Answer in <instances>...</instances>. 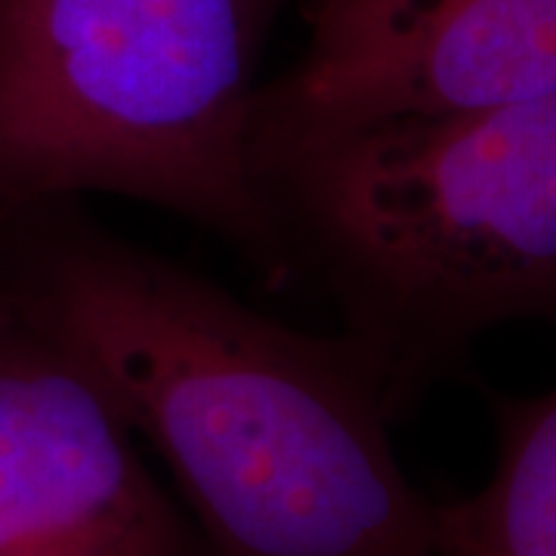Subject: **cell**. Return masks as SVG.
<instances>
[{"instance_id": "1", "label": "cell", "mask_w": 556, "mask_h": 556, "mask_svg": "<svg viewBox=\"0 0 556 556\" xmlns=\"http://www.w3.org/2000/svg\"><path fill=\"white\" fill-rule=\"evenodd\" d=\"M0 318L50 343L177 479L211 556H433L371 356L306 334L80 199L0 207Z\"/></svg>"}, {"instance_id": "2", "label": "cell", "mask_w": 556, "mask_h": 556, "mask_svg": "<svg viewBox=\"0 0 556 556\" xmlns=\"http://www.w3.org/2000/svg\"><path fill=\"white\" fill-rule=\"evenodd\" d=\"M248 164L288 285L334 303L393 420L489 328L556 325V93L457 115L350 118L260 87Z\"/></svg>"}, {"instance_id": "3", "label": "cell", "mask_w": 556, "mask_h": 556, "mask_svg": "<svg viewBox=\"0 0 556 556\" xmlns=\"http://www.w3.org/2000/svg\"><path fill=\"white\" fill-rule=\"evenodd\" d=\"M294 0H0V207L124 195L285 288L248 164L260 65Z\"/></svg>"}, {"instance_id": "4", "label": "cell", "mask_w": 556, "mask_h": 556, "mask_svg": "<svg viewBox=\"0 0 556 556\" xmlns=\"http://www.w3.org/2000/svg\"><path fill=\"white\" fill-rule=\"evenodd\" d=\"M0 556H211L118 408L0 318Z\"/></svg>"}, {"instance_id": "5", "label": "cell", "mask_w": 556, "mask_h": 556, "mask_svg": "<svg viewBox=\"0 0 556 556\" xmlns=\"http://www.w3.org/2000/svg\"><path fill=\"white\" fill-rule=\"evenodd\" d=\"M266 90L303 109L457 115L556 93V0H433L396 35L328 65H294Z\"/></svg>"}, {"instance_id": "6", "label": "cell", "mask_w": 556, "mask_h": 556, "mask_svg": "<svg viewBox=\"0 0 556 556\" xmlns=\"http://www.w3.org/2000/svg\"><path fill=\"white\" fill-rule=\"evenodd\" d=\"M489 402L495 470L473 495L433 501V556H556V387Z\"/></svg>"}, {"instance_id": "7", "label": "cell", "mask_w": 556, "mask_h": 556, "mask_svg": "<svg viewBox=\"0 0 556 556\" xmlns=\"http://www.w3.org/2000/svg\"><path fill=\"white\" fill-rule=\"evenodd\" d=\"M424 7V0H309V50L298 65H328L371 50Z\"/></svg>"}]
</instances>
